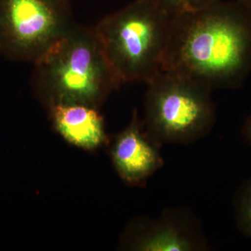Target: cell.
<instances>
[{"instance_id": "obj_1", "label": "cell", "mask_w": 251, "mask_h": 251, "mask_svg": "<svg viewBox=\"0 0 251 251\" xmlns=\"http://www.w3.org/2000/svg\"><path fill=\"white\" fill-rule=\"evenodd\" d=\"M163 70L212 90L241 88L251 73V6L240 0H216L175 13Z\"/></svg>"}, {"instance_id": "obj_2", "label": "cell", "mask_w": 251, "mask_h": 251, "mask_svg": "<svg viewBox=\"0 0 251 251\" xmlns=\"http://www.w3.org/2000/svg\"><path fill=\"white\" fill-rule=\"evenodd\" d=\"M32 64L31 89L46 108L62 103L99 109L120 86L94 28L75 23Z\"/></svg>"}, {"instance_id": "obj_3", "label": "cell", "mask_w": 251, "mask_h": 251, "mask_svg": "<svg viewBox=\"0 0 251 251\" xmlns=\"http://www.w3.org/2000/svg\"><path fill=\"white\" fill-rule=\"evenodd\" d=\"M173 14L153 0H135L93 27L120 85L148 84L163 70Z\"/></svg>"}, {"instance_id": "obj_4", "label": "cell", "mask_w": 251, "mask_h": 251, "mask_svg": "<svg viewBox=\"0 0 251 251\" xmlns=\"http://www.w3.org/2000/svg\"><path fill=\"white\" fill-rule=\"evenodd\" d=\"M212 90L186 75L162 71L148 83L145 129L161 145H186L201 139L215 125Z\"/></svg>"}, {"instance_id": "obj_5", "label": "cell", "mask_w": 251, "mask_h": 251, "mask_svg": "<svg viewBox=\"0 0 251 251\" xmlns=\"http://www.w3.org/2000/svg\"><path fill=\"white\" fill-rule=\"evenodd\" d=\"M74 23L70 0H0V55L33 63Z\"/></svg>"}, {"instance_id": "obj_6", "label": "cell", "mask_w": 251, "mask_h": 251, "mask_svg": "<svg viewBox=\"0 0 251 251\" xmlns=\"http://www.w3.org/2000/svg\"><path fill=\"white\" fill-rule=\"evenodd\" d=\"M122 247L143 251H202L208 244L201 221L186 207L171 208L156 218L135 220L127 227Z\"/></svg>"}, {"instance_id": "obj_7", "label": "cell", "mask_w": 251, "mask_h": 251, "mask_svg": "<svg viewBox=\"0 0 251 251\" xmlns=\"http://www.w3.org/2000/svg\"><path fill=\"white\" fill-rule=\"evenodd\" d=\"M161 144L145 129L136 109L128 126L115 136L110 154L117 174L130 186H142L163 166Z\"/></svg>"}, {"instance_id": "obj_8", "label": "cell", "mask_w": 251, "mask_h": 251, "mask_svg": "<svg viewBox=\"0 0 251 251\" xmlns=\"http://www.w3.org/2000/svg\"><path fill=\"white\" fill-rule=\"evenodd\" d=\"M54 130L67 143L94 151L108 143L99 109L82 104H54L46 108Z\"/></svg>"}, {"instance_id": "obj_9", "label": "cell", "mask_w": 251, "mask_h": 251, "mask_svg": "<svg viewBox=\"0 0 251 251\" xmlns=\"http://www.w3.org/2000/svg\"><path fill=\"white\" fill-rule=\"evenodd\" d=\"M234 219L239 232L251 238V177L243 181L234 198Z\"/></svg>"}, {"instance_id": "obj_10", "label": "cell", "mask_w": 251, "mask_h": 251, "mask_svg": "<svg viewBox=\"0 0 251 251\" xmlns=\"http://www.w3.org/2000/svg\"><path fill=\"white\" fill-rule=\"evenodd\" d=\"M164 6L172 13L201 9L212 4L216 0H153Z\"/></svg>"}, {"instance_id": "obj_11", "label": "cell", "mask_w": 251, "mask_h": 251, "mask_svg": "<svg viewBox=\"0 0 251 251\" xmlns=\"http://www.w3.org/2000/svg\"><path fill=\"white\" fill-rule=\"evenodd\" d=\"M242 135L251 148V114L244 120L242 128Z\"/></svg>"}, {"instance_id": "obj_12", "label": "cell", "mask_w": 251, "mask_h": 251, "mask_svg": "<svg viewBox=\"0 0 251 251\" xmlns=\"http://www.w3.org/2000/svg\"><path fill=\"white\" fill-rule=\"evenodd\" d=\"M240 1H242L243 2L245 3V4L249 5V6H250L251 7V0H240Z\"/></svg>"}]
</instances>
